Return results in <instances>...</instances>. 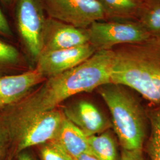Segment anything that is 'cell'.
<instances>
[{"mask_svg":"<svg viewBox=\"0 0 160 160\" xmlns=\"http://www.w3.org/2000/svg\"><path fill=\"white\" fill-rule=\"evenodd\" d=\"M114 60L113 49L97 51L78 66L46 78L19 103L0 112V119L10 130L36 116L57 109L75 94L110 84Z\"/></svg>","mask_w":160,"mask_h":160,"instance_id":"1","label":"cell"},{"mask_svg":"<svg viewBox=\"0 0 160 160\" xmlns=\"http://www.w3.org/2000/svg\"><path fill=\"white\" fill-rule=\"evenodd\" d=\"M114 50L110 84L138 92L150 103H160V37L122 45Z\"/></svg>","mask_w":160,"mask_h":160,"instance_id":"2","label":"cell"},{"mask_svg":"<svg viewBox=\"0 0 160 160\" xmlns=\"http://www.w3.org/2000/svg\"><path fill=\"white\" fill-rule=\"evenodd\" d=\"M97 90L109 108L122 149L142 150L148 120L141 104L125 86L108 84Z\"/></svg>","mask_w":160,"mask_h":160,"instance_id":"3","label":"cell"},{"mask_svg":"<svg viewBox=\"0 0 160 160\" xmlns=\"http://www.w3.org/2000/svg\"><path fill=\"white\" fill-rule=\"evenodd\" d=\"M64 118L62 110L57 108L36 116L8 130L14 157L30 147L39 146L53 140Z\"/></svg>","mask_w":160,"mask_h":160,"instance_id":"4","label":"cell"},{"mask_svg":"<svg viewBox=\"0 0 160 160\" xmlns=\"http://www.w3.org/2000/svg\"><path fill=\"white\" fill-rule=\"evenodd\" d=\"M41 0H17L16 22L18 34L30 57L36 62L43 49L46 17Z\"/></svg>","mask_w":160,"mask_h":160,"instance_id":"5","label":"cell"},{"mask_svg":"<svg viewBox=\"0 0 160 160\" xmlns=\"http://www.w3.org/2000/svg\"><path fill=\"white\" fill-rule=\"evenodd\" d=\"M49 17L76 28L87 29L106 18L98 0H41Z\"/></svg>","mask_w":160,"mask_h":160,"instance_id":"6","label":"cell"},{"mask_svg":"<svg viewBox=\"0 0 160 160\" xmlns=\"http://www.w3.org/2000/svg\"><path fill=\"white\" fill-rule=\"evenodd\" d=\"M87 30L89 43L97 51L143 42L151 36L142 26L133 23L100 21L92 23Z\"/></svg>","mask_w":160,"mask_h":160,"instance_id":"7","label":"cell"},{"mask_svg":"<svg viewBox=\"0 0 160 160\" xmlns=\"http://www.w3.org/2000/svg\"><path fill=\"white\" fill-rule=\"evenodd\" d=\"M97 51L87 43L68 49L42 53L36 68L45 78L60 74L82 63Z\"/></svg>","mask_w":160,"mask_h":160,"instance_id":"8","label":"cell"},{"mask_svg":"<svg viewBox=\"0 0 160 160\" xmlns=\"http://www.w3.org/2000/svg\"><path fill=\"white\" fill-rule=\"evenodd\" d=\"M87 43L89 38L87 29L46 17L42 53L74 48Z\"/></svg>","mask_w":160,"mask_h":160,"instance_id":"9","label":"cell"},{"mask_svg":"<svg viewBox=\"0 0 160 160\" xmlns=\"http://www.w3.org/2000/svg\"><path fill=\"white\" fill-rule=\"evenodd\" d=\"M45 80L36 68L0 77V112L19 103Z\"/></svg>","mask_w":160,"mask_h":160,"instance_id":"10","label":"cell"},{"mask_svg":"<svg viewBox=\"0 0 160 160\" xmlns=\"http://www.w3.org/2000/svg\"><path fill=\"white\" fill-rule=\"evenodd\" d=\"M65 118L87 137L102 133L112 128V122L92 103L81 100L62 110Z\"/></svg>","mask_w":160,"mask_h":160,"instance_id":"11","label":"cell"},{"mask_svg":"<svg viewBox=\"0 0 160 160\" xmlns=\"http://www.w3.org/2000/svg\"><path fill=\"white\" fill-rule=\"evenodd\" d=\"M52 141L59 144L74 159L83 154L92 155L87 137L65 116Z\"/></svg>","mask_w":160,"mask_h":160,"instance_id":"12","label":"cell"},{"mask_svg":"<svg viewBox=\"0 0 160 160\" xmlns=\"http://www.w3.org/2000/svg\"><path fill=\"white\" fill-rule=\"evenodd\" d=\"M26 65L25 58L20 52L0 38V77L25 72Z\"/></svg>","mask_w":160,"mask_h":160,"instance_id":"13","label":"cell"},{"mask_svg":"<svg viewBox=\"0 0 160 160\" xmlns=\"http://www.w3.org/2000/svg\"><path fill=\"white\" fill-rule=\"evenodd\" d=\"M92 154L98 160H120L117 144L113 135L108 131L87 137Z\"/></svg>","mask_w":160,"mask_h":160,"instance_id":"14","label":"cell"},{"mask_svg":"<svg viewBox=\"0 0 160 160\" xmlns=\"http://www.w3.org/2000/svg\"><path fill=\"white\" fill-rule=\"evenodd\" d=\"M146 112L151 129L147 143V152L151 160H160V103Z\"/></svg>","mask_w":160,"mask_h":160,"instance_id":"15","label":"cell"},{"mask_svg":"<svg viewBox=\"0 0 160 160\" xmlns=\"http://www.w3.org/2000/svg\"><path fill=\"white\" fill-rule=\"evenodd\" d=\"M103 6L106 18L126 17L139 7L138 0H98Z\"/></svg>","mask_w":160,"mask_h":160,"instance_id":"16","label":"cell"},{"mask_svg":"<svg viewBox=\"0 0 160 160\" xmlns=\"http://www.w3.org/2000/svg\"><path fill=\"white\" fill-rule=\"evenodd\" d=\"M38 147L42 160H74L59 144L53 141Z\"/></svg>","mask_w":160,"mask_h":160,"instance_id":"17","label":"cell"},{"mask_svg":"<svg viewBox=\"0 0 160 160\" xmlns=\"http://www.w3.org/2000/svg\"><path fill=\"white\" fill-rule=\"evenodd\" d=\"M142 27L149 34L160 36V5L150 10L142 19Z\"/></svg>","mask_w":160,"mask_h":160,"instance_id":"18","label":"cell"},{"mask_svg":"<svg viewBox=\"0 0 160 160\" xmlns=\"http://www.w3.org/2000/svg\"><path fill=\"white\" fill-rule=\"evenodd\" d=\"M12 149L10 135L5 124L0 119V160H6Z\"/></svg>","mask_w":160,"mask_h":160,"instance_id":"19","label":"cell"},{"mask_svg":"<svg viewBox=\"0 0 160 160\" xmlns=\"http://www.w3.org/2000/svg\"><path fill=\"white\" fill-rule=\"evenodd\" d=\"M0 37L11 38L12 32L9 23L0 8Z\"/></svg>","mask_w":160,"mask_h":160,"instance_id":"20","label":"cell"},{"mask_svg":"<svg viewBox=\"0 0 160 160\" xmlns=\"http://www.w3.org/2000/svg\"><path fill=\"white\" fill-rule=\"evenodd\" d=\"M120 160H144L142 150L129 151L122 149Z\"/></svg>","mask_w":160,"mask_h":160,"instance_id":"21","label":"cell"},{"mask_svg":"<svg viewBox=\"0 0 160 160\" xmlns=\"http://www.w3.org/2000/svg\"><path fill=\"white\" fill-rule=\"evenodd\" d=\"M16 160H37L34 156L26 150L20 152L15 156Z\"/></svg>","mask_w":160,"mask_h":160,"instance_id":"22","label":"cell"},{"mask_svg":"<svg viewBox=\"0 0 160 160\" xmlns=\"http://www.w3.org/2000/svg\"><path fill=\"white\" fill-rule=\"evenodd\" d=\"M74 160H98L94 155L89 154H83L75 158Z\"/></svg>","mask_w":160,"mask_h":160,"instance_id":"23","label":"cell"},{"mask_svg":"<svg viewBox=\"0 0 160 160\" xmlns=\"http://www.w3.org/2000/svg\"><path fill=\"white\" fill-rule=\"evenodd\" d=\"M15 0H0V1L5 6H9L12 4Z\"/></svg>","mask_w":160,"mask_h":160,"instance_id":"24","label":"cell"},{"mask_svg":"<svg viewBox=\"0 0 160 160\" xmlns=\"http://www.w3.org/2000/svg\"><path fill=\"white\" fill-rule=\"evenodd\" d=\"M14 157V153L12 152H12H10V154L8 155V157L7 158L6 160H12Z\"/></svg>","mask_w":160,"mask_h":160,"instance_id":"25","label":"cell"}]
</instances>
